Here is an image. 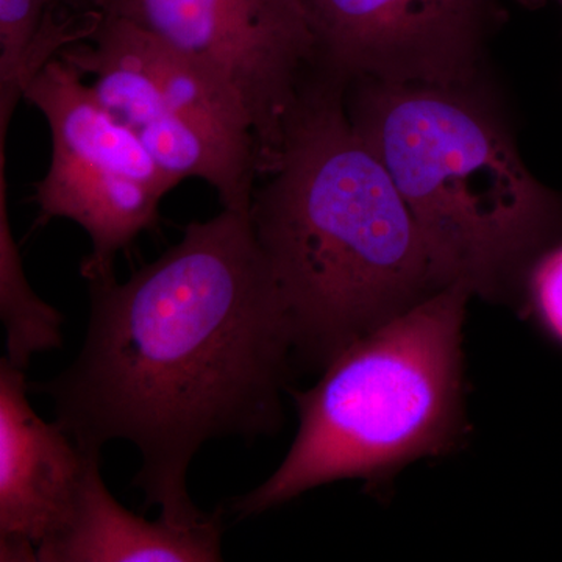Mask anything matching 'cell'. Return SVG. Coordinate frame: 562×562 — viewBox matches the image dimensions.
<instances>
[{"label":"cell","mask_w":562,"mask_h":562,"mask_svg":"<svg viewBox=\"0 0 562 562\" xmlns=\"http://www.w3.org/2000/svg\"><path fill=\"white\" fill-rule=\"evenodd\" d=\"M91 313L77 360L31 384L85 453L122 439L139 450L147 508L198 522L187 476L217 438L271 435L292 339L249 213L222 209L120 283L90 281Z\"/></svg>","instance_id":"1"},{"label":"cell","mask_w":562,"mask_h":562,"mask_svg":"<svg viewBox=\"0 0 562 562\" xmlns=\"http://www.w3.org/2000/svg\"><path fill=\"white\" fill-rule=\"evenodd\" d=\"M346 83L324 69L303 85L250 203L292 351L324 369L450 286L386 166L350 121Z\"/></svg>","instance_id":"2"},{"label":"cell","mask_w":562,"mask_h":562,"mask_svg":"<svg viewBox=\"0 0 562 562\" xmlns=\"http://www.w3.org/2000/svg\"><path fill=\"white\" fill-rule=\"evenodd\" d=\"M357 80L350 121L386 166L443 281L508 294L560 227V203L468 87Z\"/></svg>","instance_id":"3"},{"label":"cell","mask_w":562,"mask_h":562,"mask_svg":"<svg viewBox=\"0 0 562 562\" xmlns=\"http://www.w3.org/2000/svg\"><path fill=\"white\" fill-rule=\"evenodd\" d=\"M472 292L450 284L341 351L295 392L301 427L280 468L231 503L249 517L339 480L380 483L464 435L462 324Z\"/></svg>","instance_id":"4"},{"label":"cell","mask_w":562,"mask_h":562,"mask_svg":"<svg viewBox=\"0 0 562 562\" xmlns=\"http://www.w3.org/2000/svg\"><path fill=\"white\" fill-rule=\"evenodd\" d=\"M58 57L91 77L102 105L169 176L206 181L224 209L249 213L260 143L243 99L216 74L110 14Z\"/></svg>","instance_id":"5"},{"label":"cell","mask_w":562,"mask_h":562,"mask_svg":"<svg viewBox=\"0 0 562 562\" xmlns=\"http://www.w3.org/2000/svg\"><path fill=\"white\" fill-rule=\"evenodd\" d=\"M76 66L52 58L25 90L47 121L49 171L35 184L38 224L68 220L91 239L80 273L90 281L114 277V260L158 221L160 203L179 180L99 101Z\"/></svg>","instance_id":"6"},{"label":"cell","mask_w":562,"mask_h":562,"mask_svg":"<svg viewBox=\"0 0 562 562\" xmlns=\"http://www.w3.org/2000/svg\"><path fill=\"white\" fill-rule=\"evenodd\" d=\"M103 14L151 33L238 92L249 111L262 173L319 46L303 0H94Z\"/></svg>","instance_id":"7"},{"label":"cell","mask_w":562,"mask_h":562,"mask_svg":"<svg viewBox=\"0 0 562 562\" xmlns=\"http://www.w3.org/2000/svg\"><path fill=\"white\" fill-rule=\"evenodd\" d=\"M344 80L468 87L498 0H303Z\"/></svg>","instance_id":"8"},{"label":"cell","mask_w":562,"mask_h":562,"mask_svg":"<svg viewBox=\"0 0 562 562\" xmlns=\"http://www.w3.org/2000/svg\"><path fill=\"white\" fill-rule=\"evenodd\" d=\"M24 371L0 361V561H38L72 522L98 454L27 401Z\"/></svg>","instance_id":"9"},{"label":"cell","mask_w":562,"mask_h":562,"mask_svg":"<svg viewBox=\"0 0 562 562\" xmlns=\"http://www.w3.org/2000/svg\"><path fill=\"white\" fill-rule=\"evenodd\" d=\"M222 509L198 522H149L114 501L94 465L72 522L38 552L44 562L222 561Z\"/></svg>","instance_id":"10"},{"label":"cell","mask_w":562,"mask_h":562,"mask_svg":"<svg viewBox=\"0 0 562 562\" xmlns=\"http://www.w3.org/2000/svg\"><path fill=\"white\" fill-rule=\"evenodd\" d=\"M0 312L7 330L5 360L25 371L33 355L61 346L63 316L41 301L25 279L11 233L5 169H0Z\"/></svg>","instance_id":"11"},{"label":"cell","mask_w":562,"mask_h":562,"mask_svg":"<svg viewBox=\"0 0 562 562\" xmlns=\"http://www.w3.org/2000/svg\"><path fill=\"white\" fill-rule=\"evenodd\" d=\"M54 9L99 10L94 0H0V132L7 133L24 98L29 50Z\"/></svg>","instance_id":"12"},{"label":"cell","mask_w":562,"mask_h":562,"mask_svg":"<svg viewBox=\"0 0 562 562\" xmlns=\"http://www.w3.org/2000/svg\"><path fill=\"white\" fill-rule=\"evenodd\" d=\"M525 306L539 328L562 347V244L542 255L528 272Z\"/></svg>","instance_id":"13"},{"label":"cell","mask_w":562,"mask_h":562,"mask_svg":"<svg viewBox=\"0 0 562 562\" xmlns=\"http://www.w3.org/2000/svg\"><path fill=\"white\" fill-rule=\"evenodd\" d=\"M517 2L522 3V5L530 7V9H536V7H541L543 3L554 2L562 9V0H517Z\"/></svg>","instance_id":"14"}]
</instances>
